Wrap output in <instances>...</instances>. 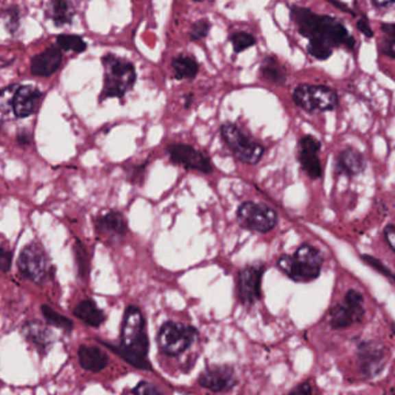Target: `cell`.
<instances>
[{"label":"cell","instance_id":"cell-15","mask_svg":"<svg viewBox=\"0 0 395 395\" xmlns=\"http://www.w3.org/2000/svg\"><path fill=\"white\" fill-rule=\"evenodd\" d=\"M43 93L33 86H19L13 99L12 110L18 117L33 115L41 105Z\"/></svg>","mask_w":395,"mask_h":395},{"label":"cell","instance_id":"cell-14","mask_svg":"<svg viewBox=\"0 0 395 395\" xmlns=\"http://www.w3.org/2000/svg\"><path fill=\"white\" fill-rule=\"evenodd\" d=\"M321 143L313 136L306 134L299 141L298 158L302 168L311 179L318 180L322 174L321 163L318 158L320 152Z\"/></svg>","mask_w":395,"mask_h":395},{"label":"cell","instance_id":"cell-4","mask_svg":"<svg viewBox=\"0 0 395 395\" xmlns=\"http://www.w3.org/2000/svg\"><path fill=\"white\" fill-rule=\"evenodd\" d=\"M105 67V80L102 97H123L128 91L134 87L136 82V70L134 64L121 60L114 55H107L102 58Z\"/></svg>","mask_w":395,"mask_h":395},{"label":"cell","instance_id":"cell-19","mask_svg":"<svg viewBox=\"0 0 395 395\" xmlns=\"http://www.w3.org/2000/svg\"><path fill=\"white\" fill-rule=\"evenodd\" d=\"M73 314L78 318L79 320L88 324L91 327H100L105 322V313L104 311L97 307V302L86 299L82 300L75 305Z\"/></svg>","mask_w":395,"mask_h":395},{"label":"cell","instance_id":"cell-6","mask_svg":"<svg viewBox=\"0 0 395 395\" xmlns=\"http://www.w3.org/2000/svg\"><path fill=\"white\" fill-rule=\"evenodd\" d=\"M220 134L235 157L245 164L256 165L263 157L265 147L260 143L252 141L235 124L228 122L223 124L220 127Z\"/></svg>","mask_w":395,"mask_h":395},{"label":"cell","instance_id":"cell-33","mask_svg":"<svg viewBox=\"0 0 395 395\" xmlns=\"http://www.w3.org/2000/svg\"><path fill=\"white\" fill-rule=\"evenodd\" d=\"M4 19L8 29L10 30L11 33H14L15 30L18 29V27H19V11H18L16 8H8L4 14Z\"/></svg>","mask_w":395,"mask_h":395},{"label":"cell","instance_id":"cell-9","mask_svg":"<svg viewBox=\"0 0 395 395\" xmlns=\"http://www.w3.org/2000/svg\"><path fill=\"white\" fill-rule=\"evenodd\" d=\"M18 265L23 276L35 283H43L50 274L48 256L38 243H30L23 248Z\"/></svg>","mask_w":395,"mask_h":395},{"label":"cell","instance_id":"cell-11","mask_svg":"<svg viewBox=\"0 0 395 395\" xmlns=\"http://www.w3.org/2000/svg\"><path fill=\"white\" fill-rule=\"evenodd\" d=\"M166 152L169 156L171 163L181 165L188 169L202 171L205 174H210L213 171V164L209 157L204 153L195 149L194 146L183 144V143H174L166 147Z\"/></svg>","mask_w":395,"mask_h":395},{"label":"cell","instance_id":"cell-36","mask_svg":"<svg viewBox=\"0 0 395 395\" xmlns=\"http://www.w3.org/2000/svg\"><path fill=\"white\" fill-rule=\"evenodd\" d=\"M12 256H13L12 252L0 246V270L1 272H10L12 265Z\"/></svg>","mask_w":395,"mask_h":395},{"label":"cell","instance_id":"cell-3","mask_svg":"<svg viewBox=\"0 0 395 395\" xmlns=\"http://www.w3.org/2000/svg\"><path fill=\"white\" fill-rule=\"evenodd\" d=\"M324 257L310 245H302L294 255H283L277 265L280 270L296 282H311L320 275Z\"/></svg>","mask_w":395,"mask_h":395},{"label":"cell","instance_id":"cell-29","mask_svg":"<svg viewBox=\"0 0 395 395\" xmlns=\"http://www.w3.org/2000/svg\"><path fill=\"white\" fill-rule=\"evenodd\" d=\"M75 254L79 275L82 278H85L88 275V270H90V261H88V256H87L85 247L82 246L80 241H77L75 245Z\"/></svg>","mask_w":395,"mask_h":395},{"label":"cell","instance_id":"cell-17","mask_svg":"<svg viewBox=\"0 0 395 395\" xmlns=\"http://www.w3.org/2000/svg\"><path fill=\"white\" fill-rule=\"evenodd\" d=\"M366 167V161L362 153L351 147L343 149L336 158L335 171L337 176H358Z\"/></svg>","mask_w":395,"mask_h":395},{"label":"cell","instance_id":"cell-34","mask_svg":"<svg viewBox=\"0 0 395 395\" xmlns=\"http://www.w3.org/2000/svg\"><path fill=\"white\" fill-rule=\"evenodd\" d=\"M363 260L370 265V267H372L373 269H376L378 272H381V274H384L386 276L390 277V278H393V272L390 270V269L386 267V265H383L378 259L376 257L370 256V255H363Z\"/></svg>","mask_w":395,"mask_h":395},{"label":"cell","instance_id":"cell-40","mask_svg":"<svg viewBox=\"0 0 395 395\" xmlns=\"http://www.w3.org/2000/svg\"><path fill=\"white\" fill-rule=\"evenodd\" d=\"M289 395H315L312 391V387L309 383H304V384H300L297 386V387L291 391Z\"/></svg>","mask_w":395,"mask_h":395},{"label":"cell","instance_id":"cell-27","mask_svg":"<svg viewBox=\"0 0 395 395\" xmlns=\"http://www.w3.org/2000/svg\"><path fill=\"white\" fill-rule=\"evenodd\" d=\"M228 41L231 42L235 53H243L256 43V40L253 35L246 33V32H238V33L232 34L231 36L228 38Z\"/></svg>","mask_w":395,"mask_h":395},{"label":"cell","instance_id":"cell-12","mask_svg":"<svg viewBox=\"0 0 395 395\" xmlns=\"http://www.w3.org/2000/svg\"><path fill=\"white\" fill-rule=\"evenodd\" d=\"M263 272V267L250 265L239 272L237 277V295L243 304H253L260 298Z\"/></svg>","mask_w":395,"mask_h":395},{"label":"cell","instance_id":"cell-1","mask_svg":"<svg viewBox=\"0 0 395 395\" xmlns=\"http://www.w3.org/2000/svg\"><path fill=\"white\" fill-rule=\"evenodd\" d=\"M291 20L295 23L299 33L309 38L310 42H317L328 48L346 47L354 49L356 41L349 35L342 23L329 15H319L310 8L294 6L291 8Z\"/></svg>","mask_w":395,"mask_h":395},{"label":"cell","instance_id":"cell-28","mask_svg":"<svg viewBox=\"0 0 395 395\" xmlns=\"http://www.w3.org/2000/svg\"><path fill=\"white\" fill-rule=\"evenodd\" d=\"M366 356L364 358V368H366V372L369 373L371 370L373 372H378L376 370V366H381V361L383 359V350L381 349H378L376 347H366V354L363 355Z\"/></svg>","mask_w":395,"mask_h":395},{"label":"cell","instance_id":"cell-18","mask_svg":"<svg viewBox=\"0 0 395 395\" xmlns=\"http://www.w3.org/2000/svg\"><path fill=\"white\" fill-rule=\"evenodd\" d=\"M78 357L82 369L91 372H100L108 366V356L100 348L93 346H80Z\"/></svg>","mask_w":395,"mask_h":395},{"label":"cell","instance_id":"cell-22","mask_svg":"<svg viewBox=\"0 0 395 395\" xmlns=\"http://www.w3.org/2000/svg\"><path fill=\"white\" fill-rule=\"evenodd\" d=\"M262 77L274 85H284L287 82V70L275 56H265L261 63Z\"/></svg>","mask_w":395,"mask_h":395},{"label":"cell","instance_id":"cell-38","mask_svg":"<svg viewBox=\"0 0 395 395\" xmlns=\"http://www.w3.org/2000/svg\"><path fill=\"white\" fill-rule=\"evenodd\" d=\"M394 38H385L383 45H381V50H383V53H384L386 56L390 57V58H394Z\"/></svg>","mask_w":395,"mask_h":395},{"label":"cell","instance_id":"cell-24","mask_svg":"<svg viewBox=\"0 0 395 395\" xmlns=\"http://www.w3.org/2000/svg\"><path fill=\"white\" fill-rule=\"evenodd\" d=\"M23 333L27 339L35 343L38 347H47L51 341V332L40 322H28L26 327H23Z\"/></svg>","mask_w":395,"mask_h":395},{"label":"cell","instance_id":"cell-45","mask_svg":"<svg viewBox=\"0 0 395 395\" xmlns=\"http://www.w3.org/2000/svg\"><path fill=\"white\" fill-rule=\"evenodd\" d=\"M193 97H194V95H193V94H189V95H188V97H187L186 108H189V106H191V104H193Z\"/></svg>","mask_w":395,"mask_h":395},{"label":"cell","instance_id":"cell-43","mask_svg":"<svg viewBox=\"0 0 395 395\" xmlns=\"http://www.w3.org/2000/svg\"><path fill=\"white\" fill-rule=\"evenodd\" d=\"M333 6H335V8H339L341 11L347 12V13H352L350 11V8H348L347 5L343 4V3H337V1H329Z\"/></svg>","mask_w":395,"mask_h":395},{"label":"cell","instance_id":"cell-39","mask_svg":"<svg viewBox=\"0 0 395 395\" xmlns=\"http://www.w3.org/2000/svg\"><path fill=\"white\" fill-rule=\"evenodd\" d=\"M384 235L386 241H387L388 246L392 250H394L395 246V228L394 225L390 224L384 228Z\"/></svg>","mask_w":395,"mask_h":395},{"label":"cell","instance_id":"cell-13","mask_svg":"<svg viewBox=\"0 0 395 395\" xmlns=\"http://www.w3.org/2000/svg\"><path fill=\"white\" fill-rule=\"evenodd\" d=\"M237 383L235 371L230 366H211L201 373L198 384L215 393L231 390Z\"/></svg>","mask_w":395,"mask_h":395},{"label":"cell","instance_id":"cell-32","mask_svg":"<svg viewBox=\"0 0 395 395\" xmlns=\"http://www.w3.org/2000/svg\"><path fill=\"white\" fill-rule=\"evenodd\" d=\"M307 51L311 56L319 60H328L329 57L333 55V49L321 45V43H317V42H309Z\"/></svg>","mask_w":395,"mask_h":395},{"label":"cell","instance_id":"cell-16","mask_svg":"<svg viewBox=\"0 0 395 395\" xmlns=\"http://www.w3.org/2000/svg\"><path fill=\"white\" fill-rule=\"evenodd\" d=\"M63 60V55L60 49L56 45L49 47L45 51L38 53L32 58L30 63V72L35 77H50L60 69Z\"/></svg>","mask_w":395,"mask_h":395},{"label":"cell","instance_id":"cell-21","mask_svg":"<svg viewBox=\"0 0 395 395\" xmlns=\"http://www.w3.org/2000/svg\"><path fill=\"white\" fill-rule=\"evenodd\" d=\"M171 67L174 70V78L176 80H193L200 71L198 63L194 57L189 55H179L171 60Z\"/></svg>","mask_w":395,"mask_h":395},{"label":"cell","instance_id":"cell-7","mask_svg":"<svg viewBox=\"0 0 395 395\" xmlns=\"http://www.w3.org/2000/svg\"><path fill=\"white\" fill-rule=\"evenodd\" d=\"M196 329L180 322H166L158 334V344L167 356H179L191 347L196 337Z\"/></svg>","mask_w":395,"mask_h":395},{"label":"cell","instance_id":"cell-5","mask_svg":"<svg viewBox=\"0 0 395 395\" xmlns=\"http://www.w3.org/2000/svg\"><path fill=\"white\" fill-rule=\"evenodd\" d=\"M292 99L296 105L307 112L333 110L339 105V97L335 91L324 85L302 84L297 86Z\"/></svg>","mask_w":395,"mask_h":395},{"label":"cell","instance_id":"cell-42","mask_svg":"<svg viewBox=\"0 0 395 395\" xmlns=\"http://www.w3.org/2000/svg\"><path fill=\"white\" fill-rule=\"evenodd\" d=\"M18 142H19V144H21V145H28L30 143V134L26 132V131L20 132V134H18Z\"/></svg>","mask_w":395,"mask_h":395},{"label":"cell","instance_id":"cell-2","mask_svg":"<svg viewBox=\"0 0 395 395\" xmlns=\"http://www.w3.org/2000/svg\"><path fill=\"white\" fill-rule=\"evenodd\" d=\"M99 342L134 368L151 370V364L146 359L149 352V339L145 332V320L139 307L129 306L125 310L121 329V347L112 346L101 339H99Z\"/></svg>","mask_w":395,"mask_h":395},{"label":"cell","instance_id":"cell-41","mask_svg":"<svg viewBox=\"0 0 395 395\" xmlns=\"http://www.w3.org/2000/svg\"><path fill=\"white\" fill-rule=\"evenodd\" d=\"M381 30L386 34V38H395V26L393 23H383Z\"/></svg>","mask_w":395,"mask_h":395},{"label":"cell","instance_id":"cell-26","mask_svg":"<svg viewBox=\"0 0 395 395\" xmlns=\"http://www.w3.org/2000/svg\"><path fill=\"white\" fill-rule=\"evenodd\" d=\"M56 41L58 48L64 49L67 51H75V53H80L85 51L86 48H87L86 42L78 35L62 34V35L57 36Z\"/></svg>","mask_w":395,"mask_h":395},{"label":"cell","instance_id":"cell-30","mask_svg":"<svg viewBox=\"0 0 395 395\" xmlns=\"http://www.w3.org/2000/svg\"><path fill=\"white\" fill-rule=\"evenodd\" d=\"M210 28H211V23L206 19L198 20L196 23H193L191 27V32H189V38L191 41H200L203 38L208 36Z\"/></svg>","mask_w":395,"mask_h":395},{"label":"cell","instance_id":"cell-37","mask_svg":"<svg viewBox=\"0 0 395 395\" xmlns=\"http://www.w3.org/2000/svg\"><path fill=\"white\" fill-rule=\"evenodd\" d=\"M356 27H357V29L361 32V33L366 36V38H371L373 36V32L371 29V26H370L369 20L366 16L363 15L361 19L358 20L357 23H356Z\"/></svg>","mask_w":395,"mask_h":395},{"label":"cell","instance_id":"cell-44","mask_svg":"<svg viewBox=\"0 0 395 395\" xmlns=\"http://www.w3.org/2000/svg\"><path fill=\"white\" fill-rule=\"evenodd\" d=\"M373 6H376V8H387L388 6H393L394 5V1H372Z\"/></svg>","mask_w":395,"mask_h":395},{"label":"cell","instance_id":"cell-23","mask_svg":"<svg viewBox=\"0 0 395 395\" xmlns=\"http://www.w3.org/2000/svg\"><path fill=\"white\" fill-rule=\"evenodd\" d=\"M75 13V8L69 1H51L47 11L49 18L53 20L57 26L71 23Z\"/></svg>","mask_w":395,"mask_h":395},{"label":"cell","instance_id":"cell-8","mask_svg":"<svg viewBox=\"0 0 395 395\" xmlns=\"http://www.w3.org/2000/svg\"><path fill=\"white\" fill-rule=\"evenodd\" d=\"M237 219L241 228L259 233H267L276 226L278 215L267 204L245 202L239 206Z\"/></svg>","mask_w":395,"mask_h":395},{"label":"cell","instance_id":"cell-20","mask_svg":"<svg viewBox=\"0 0 395 395\" xmlns=\"http://www.w3.org/2000/svg\"><path fill=\"white\" fill-rule=\"evenodd\" d=\"M97 228L99 231L106 235L121 237L127 233V220L122 213L117 211H109L105 216H101L97 219Z\"/></svg>","mask_w":395,"mask_h":395},{"label":"cell","instance_id":"cell-31","mask_svg":"<svg viewBox=\"0 0 395 395\" xmlns=\"http://www.w3.org/2000/svg\"><path fill=\"white\" fill-rule=\"evenodd\" d=\"M18 88H19V85L14 84V85L8 86L5 90L0 91V110L1 112H8L11 110L13 99Z\"/></svg>","mask_w":395,"mask_h":395},{"label":"cell","instance_id":"cell-10","mask_svg":"<svg viewBox=\"0 0 395 395\" xmlns=\"http://www.w3.org/2000/svg\"><path fill=\"white\" fill-rule=\"evenodd\" d=\"M363 296L356 290L348 291L342 302L334 306L331 312V324L333 328L343 329L362 320L364 317Z\"/></svg>","mask_w":395,"mask_h":395},{"label":"cell","instance_id":"cell-35","mask_svg":"<svg viewBox=\"0 0 395 395\" xmlns=\"http://www.w3.org/2000/svg\"><path fill=\"white\" fill-rule=\"evenodd\" d=\"M134 395H161L160 392L158 391L156 386H153L149 383L142 381L134 388Z\"/></svg>","mask_w":395,"mask_h":395},{"label":"cell","instance_id":"cell-25","mask_svg":"<svg viewBox=\"0 0 395 395\" xmlns=\"http://www.w3.org/2000/svg\"><path fill=\"white\" fill-rule=\"evenodd\" d=\"M42 314L45 317V321L51 326H55L57 328H60L65 332H71L73 329V322L69 318L63 317L62 314L57 313L50 306L42 305Z\"/></svg>","mask_w":395,"mask_h":395}]
</instances>
